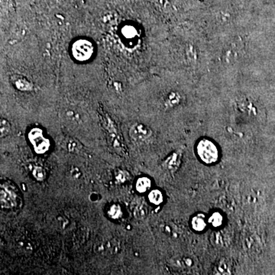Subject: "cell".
Returning <instances> with one entry per match:
<instances>
[{"label": "cell", "instance_id": "cell-1", "mask_svg": "<svg viewBox=\"0 0 275 275\" xmlns=\"http://www.w3.org/2000/svg\"><path fill=\"white\" fill-rule=\"evenodd\" d=\"M197 153L200 159L207 164L214 163L219 158L217 148L214 143L207 139H203L199 142Z\"/></svg>", "mask_w": 275, "mask_h": 275}, {"label": "cell", "instance_id": "cell-2", "mask_svg": "<svg viewBox=\"0 0 275 275\" xmlns=\"http://www.w3.org/2000/svg\"><path fill=\"white\" fill-rule=\"evenodd\" d=\"M94 47L89 41L79 39L72 46V55L78 62H86L91 58Z\"/></svg>", "mask_w": 275, "mask_h": 275}, {"label": "cell", "instance_id": "cell-3", "mask_svg": "<svg viewBox=\"0 0 275 275\" xmlns=\"http://www.w3.org/2000/svg\"><path fill=\"white\" fill-rule=\"evenodd\" d=\"M28 137H29V140L35 147L36 152L43 154L49 148V140L44 138L42 131L39 128L32 129L30 131Z\"/></svg>", "mask_w": 275, "mask_h": 275}, {"label": "cell", "instance_id": "cell-4", "mask_svg": "<svg viewBox=\"0 0 275 275\" xmlns=\"http://www.w3.org/2000/svg\"><path fill=\"white\" fill-rule=\"evenodd\" d=\"M16 195L12 190L7 187L1 188V203L2 207L12 208L16 205Z\"/></svg>", "mask_w": 275, "mask_h": 275}, {"label": "cell", "instance_id": "cell-5", "mask_svg": "<svg viewBox=\"0 0 275 275\" xmlns=\"http://www.w3.org/2000/svg\"><path fill=\"white\" fill-rule=\"evenodd\" d=\"M131 136L136 142H144L150 136L151 133L148 129L142 125H135L131 129Z\"/></svg>", "mask_w": 275, "mask_h": 275}, {"label": "cell", "instance_id": "cell-6", "mask_svg": "<svg viewBox=\"0 0 275 275\" xmlns=\"http://www.w3.org/2000/svg\"><path fill=\"white\" fill-rule=\"evenodd\" d=\"M240 50L241 46L239 44H236V43H233L230 44V47L225 51L224 55H223L225 61L229 63L236 61L239 58L238 52L240 51Z\"/></svg>", "mask_w": 275, "mask_h": 275}, {"label": "cell", "instance_id": "cell-7", "mask_svg": "<svg viewBox=\"0 0 275 275\" xmlns=\"http://www.w3.org/2000/svg\"><path fill=\"white\" fill-rule=\"evenodd\" d=\"M119 243L116 239H111V240L107 241L105 245L104 246V249L105 253L107 254H115L119 252Z\"/></svg>", "mask_w": 275, "mask_h": 275}, {"label": "cell", "instance_id": "cell-8", "mask_svg": "<svg viewBox=\"0 0 275 275\" xmlns=\"http://www.w3.org/2000/svg\"><path fill=\"white\" fill-rule=\"evenodd\" d=\"M192 226L196 231H203L207 227L206 219L203 215L195 216L192 220Z\"/></svg>", "mask_w": 275, "mask_h": 275}, {"label": "cell", "instance_id": "cell-9", "mask_svg": "<svg viewBox=\"0 0 275 275\" xmlns=\"http://www.w3.org/2000/svg\"><path fill=\"white\" fill-rule=\"evenodd\" d=\"M151 183L150 179L147 177H141L136 183V189L139 193H145L151 188Z\"/></svg>", "mask_w": 275, "mask_h": 275}, {"label": "cell", "instance_id": "cell-10", "mask_svg": "<svg viewBox=\"0 0 275 275\" xmlns=\"http://www.w3.org/2000/svg\"><path fill=\"white\" fill-rule=\"evenodd\" d=\"M149 201L154 205H159L163 202V195L161 193V191L158 190H154L151 191V193L148 195Z\"/></svg>", "mask_w": 275, "mask_h": 275}, {"label": "cell", "instance_id": "cell-11", "mask_svg": "<svg viewBox=\"0 0 275 275\" xmlns=\"http://www.w3.org/2000/svg\"><path fill=\"white\" fill-rule=\"evenodd\" d=\"M209 221H210V223H211L214 227H218V226H221L222 223H223V216L219 212H214Z\"/></svg>", "mask_w": 275, "mask_h": 275}, {"label": "cell", "instance_id": "cell-12", "mask_svg": "<svg viewBox=\"0 0 275 275\" xmlns=\"http://www.w3.org/2000/svg\"><path fill=\"white\" fill-rule=\"evenodd\" d=\"M33 176L38 181H44L46 177V172L42 168L37 167L33 170Z\"/></svg>", "mask_w": 275, "mask_h": 275}, {"label": "cell", "instance_id": "cell-13", "mask_svg": "<svg viewBox=\"0 0 275 275\" xmlns=\"http://www.w3.org/2000/svg\"><path fill=\"white\" fill-rule=\"evenodd\" d=\"M109 215L112 219H118L122 215L121 208L118 205L112 206L109 209Z\"/></svg>", "mask_w": 275, "mask_h": 275}, {"label": "cell", "instance_id": "cell-14", "mask_svg": "<svg viewBox=\"0 0 275 275\" xmlns=\"http://www.w3.org/2000/svg\"><path fill=\"white\" fill-rule=\"evenodd\" d=\"M9 131V124L5 120L1 121V136H5Z\"/></svg>", "mask_w": 275, "mask_h": 275}]
</instances>
